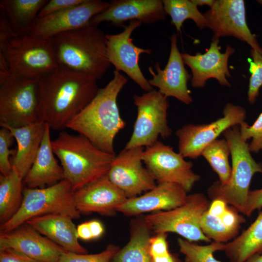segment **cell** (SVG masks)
Segmentation results:
<instances>
[{
	"label": "cell",
	"instance_id": "bcb514c9",
	"mask_svg": "<svg viewBox=\"0 0 262 262\" xmlns=\"http://www.w3.org/2000/svg\"><path fill=\"white\" fill-rule=\"evenodd\" d=\"M245 262H262V252L251 256Z\"/></svg>",
	"mask_w": 262,
	"mask_h": 262
},
{
	"label": "cell",
	"instance_id": "ffe728a7",
	"mask_svg": "<svg viewBox=\"0 0 262 262\" xmlns=\"http://www.w3.org/2000/svg\"><path fill=\"white\" fill-rule=\"evenodd\" d=\"M166 15L163 0H113L90 22L98 26L101 22H108L119 27H124L125 21L131 20L152 24L165 20Z\"/></svg>",
	"mask_w": 262,
	"mask_h": 262
},
{
	"label": "cell",
	"instance_id": "d4e9b609",
	"mask_svg": "<svg viewBox=\"0 0 262 262\" xmlns=\"http://www.w3.org/2000/svg\"><path fill=\"white\" fill-rule=\"evenodd\" d=\"M12 132L17 148L11 163L12 170L23 180L38 153L44 134L46 123L37 121L20 128L4 127Z\"/></svg>",
	"mask_w": 262,
	"mask_h": 262
},
{
	"label": "cell",
	"instance_id": "2e32d148",
	"mask_svg": "<svg viewBox=\"0 0 262 262\" xmlns=\"http://www.w3.org/2000/svg\"><path fill=\"white\" fill-rule=\"evenodd\" d=\"M170 40V51L166 66L162 69L159 63L156 62L154 66L157 73L151 67H148L152 78L148 81L152 87L158 88V90L166 97H174L189 105L193 102V99L187 83L191 80L192 75L184 66L181 53L177 45V34L173 33Z\"/></svg>",
	"mask_w": 262,
	"mask_h": 262
},
{
	"label": "cell",
	"instance_id": "52a82bcc",
	"mask_svg": "<svg viewBox=\"0 0 262 262\" xmlns=\"http://www.w3.org/2000/svg\"><path fill=\"white\" fill-rule=\"evenodd\" d=\"M38 80L0 71V126L20 128L38 119Z\"/></svg>",
	"mask_w": 262,
	"mask_h": 262
},
{
	"label": "cell",
	"instance_id": "ac0fdd59",
	"mask_svg": "<svg viewBox=\"0 0 262 262\" xmlns=\"http://www.w3.org/2000/svg\"><path fill=\"white\" fill-rule=\"evenodd\" d=\"M219 43V39H212L209 48L204 53L199 52L195 55L181 53L184 64L191 70V83L193 87H204L206 82L211 78L217 80L222 86H231L227 80L230 76L228 61L235 49L228 45L225 51L222 53Z\"/></svg>",
	"mask_w": 262,
	"mask_h": 262
},
{
	"label": "cell",
	"instance_id": "7402d4cb",
	"mask_svg": "<svg viewBox=\"0 0 262 262\" xmlns=\"http://www.w3.org/2000/svg\"><path fill=\"white\" fill-rule=\"evenodd\" d=\"M127 198L107 176L74 192L75 205L80 213L110 215Z\"/></svg>",
	"mask_w": 262,
	"mask_h": 262
},
{
	"label": "cell",
	"instance_id": "4dcf8cb0",
	"mask_svg": "<svg viewBox=\"0 0 262 262\" xmlns=\"http://www.w3.org/2000/svg\"><path fill=\"white\" fill-rule=\"evenodd\" d=\"M166 14L171 18V22L178 32H180L185 20L191 19L201 30L207 27V21L192 0H163Z\"/></svg>",
	"mask_w": 262,
	"mask_h": 262
},
{
	"label": "cell",
	"instance_id": "7bdbcfd3",
	"mask_svg": "<svg viewBox=\"0 0 262 262\" xmlns=\"http://www.w3.org/2000/svg\"><path fill=\"white\" fill-rule=\"evenodd\" d=\"M88 222L93 239L100 237L104 232V228L102 224L98 220H91Z\"/></svg>",
	"mask_w": 262,
	"mask_h": 262
},
{
	"label": "cell",
	"instance_id": "6da1fadb",
	"mask_svg": "<svg viewBox=\"0 0 262 262\" xmlns=\"http://www.w3.org/2000/svg\"><path fill=\"white\" fill-rule=\"evenodd\" d=\"M97 80L58 67L38 79V121L62 131L95 98Z\"/></svg>",
	"mask_w": 262,
	"mask_h": 262
},
{
	"label": "cell",
	"instance_id": "e575fe53",
	"mask_svg": "<svg viewBox=\"0 0 262 262\" xmlns=\"http://www.w3.org/2000/svg\"><path fill=\"white\" fill-rule=\"evenodd\" d=\"M114 245H109L103 251L94 254H78L66 251L57 262H110L118 250Z\"/></svg>",
	"mask_w": 262,
	"mask_h": 262
},
{
	"label": "cell",
	"instance_id": "8fae6325",
	"mask_svg": "<svg viewBox=\"0 0 262 262\" xmlns=\"http://www.w3.org/2000/svg\"><path fill=\"white\" fill-rule=\"evenodd\" d=\"M223 117L208 124H189L179 129L176 134L178 138L179 152L184 157L196 159L203 150L218 136L235 126L245 122L246 109L232 103L226 104Z\"/></svg>",
	"mask_w": 262,
	"mask_h": 262
},
{
	"label": "cell",
	"instance_id": "9c48e42d",
	"mask_svg": "<svg viewBox=\"0 0 262 262\" xmlns=\"http://www.w3.org/2000/svg\"><path fill=\"white\" fill-rule=\"evenodd\" d=\"M210 203L202 193L188 195L185 202L175 209L146 216L144 220L150 230L157 234L176 233L190 242H211L202 232L200 221Z\"/></svg>",
	"mask_w": 262,
	"mask_h": 262
},
{
	"label": "cell",
	"instance_id": "603a6c76",
	"mask_svg": "<svg viewBox=\"0 0 262 262\" xmlns=\"http://www.w3.org/2000/svg\"><path fill=\"white\" fill-rule=\"evenodd\" d=\"M69 216L50 214L33 218L26 224L68 252L86 254L78 241L77 228Z\"/></svg>",
	"mask_w": 262,
	"mask_h": 262
},
{
	"label": "cell",
	"instance_id": "d6986e66",
	"mask_svg": "<svg viewBox=\"0 0 262 262\" xmlns=\"http://www.w3.org/2000/svg\"><path fill=\"white\" fill-rule=\"evenodd\" d=\"M11 249L37 262H57L67 251L25 223L0 232V250Z\"/></svg>",
	"mask_w": 262,
	"mask_h": 262
},
{
	"label": "cell",
	"instance_id": "f6af8a7d",
	"mask_svg": "<svg viewBox=\"0 0 262 262\" xmlns=\"http://www.w3.org/2000/svg\"><path fill=\"white\" fill-rule=\"evenodd\" d=\"M192 1L197 6L207 5L210 8L213 6L215 2L214 0H192Z\"/></svg>",
	"mask_w": 262,
	"mask_h": 262
},
{
	"label": "cell",
	"instance_id": "d6a6232c",
	"mask_svg": "<svg viewBox=\"0 0 262 262\" xmlns=\"http://www.w3.org/2000/svg\"><path fill=\"white\" fill-rule=\"evenodd\" d=\"M178 244L180 252L185 256V262H222L214 257L213 253L223 251L224 243L214 241L208 245L200 246L179 238Z\"/></svg>",
	"mask_w": 262,
	"mask_h": 262
},
{
	"label": "cell",
	"instance_id": "8d00e7d4",
	"mask_svg": "<svg viewBox=\"0 0 262 262\" xmlns=\"http://www.w3.org/2000/svg\"><path fill=\"white\" fill-rule=\"evenodd\" d=\"M14 137L11 131L4 127L0 130V170L1 175L7 176L12 171V165L9 160L12 151L10 147Z\"/></svg>",
	"mask_w": 262,
	"mask_h": 262
},
{
	"label": "cell",
	"instance_id": "7dc6e473",
	"mask_svg": "<svg viewBox=\"0 0 262 262\" xmlns=\"http://www.w3.org/2000/svg\"><path fill=\"white\" fill-rule=\"evenodd\" d=\"M257 1L262 5V0H258Z\"/></svg>",
	"mask_w": 262,
	"mask_h": 262
},
{
	"label": "cell",
	"instance_id": "4fadbf2b",
	"mask_svg": "<svg viewBox=\"0 0 262 262\" xmlns=\"http://www.w3.org/2000/svg\"><path fill=\"white\" fill-rule=\"evenodd\" d=\"M213 36L212 39L232 36L247 43L262 55V49L256 35L252 33L246 23L245 3L243 0H217L203 14Z\"/></svg>",
	"mask_w": 262,
	"mask_h": 262
},
{
	"label": "cell",
	"instance_id": "5bb4252c",
	"mask_svg": "<svg viewBox=\"0 0 262 262\" xmlns=\"http://www.w3.org/2000/svg\"><path fill=\"white\" fill-rule=\"evenodd\" d=\"M144 150L143 147L124 148L115 156L106 175L128 198L149 191L157 185L147 168L143 165Z\"/></svg>",
	"mask_w": 262,
	"mask_h": 262
},
{
	"label": "cell",
	"instance_id": "b9f144b4",
	"mask_svg": "<svg viewBox=\"0 0 262 262\" xmlns=\"http://www.w3.org/2000/svg\"><path fill=\"white\" fill-rule=\"evenodd\" d=\"M77 233L79 239L83 240L93 239L88 222L82 223L77 227Z\"/></svg>",
	"mask_w": 262,
	"mask_h": 262
},
{
	"label": "cell",
	"instance_id": "8992f818",
	"mask_svg": "<svg viewBox=\"0 0 262 262\" xmlns=\"http://www.w3.org/2000/svg\"><path fill=\"white\" fill-rule=\"evenodd\" d=\"M223 134L230 149L231 175L225 185L214 182L208 190V196L212 200L224 201L246 215L250 184L254 174L262 173V164L251 156L249 144L242 138L239 126L229 128Z\"/></svg>",
	"mask_w": 262,
	"mask_h": 262
},
{
	"label": "cell",
	"instance_id": "ba28073f",
	"mask_svg": "<svg viewBox=\"0 0 262 262\" xmlns=\"http://www.w3.org/2000/svg\"><path fill=\"white\" fill-rule=\"evenodd\" d=\"M74 191L66 180L45 188H24L21 205L15 214L0 225V232L11 231L39 216L60 214L80 217L74 201Z\"/></svg>",
	"mask_w": 262,
	"mask_h": 262
},
{
	"label": "cell",
	"instance_id": "ab89813d",
	"mask_svg": "<svg viewBox=\"0 0 262 262\" xmlns=\"http://www.w3.org/2000/svg\"><path fill=\"white\" fill-rule=\"evenodd\" d=\"M0 262H37L11 249L0 250Z\"/></svg>",
	"mask_w": 262,
	"mask_h": 262
},
{
	"label": "cell",
	"instance_id": "484cf974",
	"mask_svg": "<svg viewBox=\"0 0 262 262\" xmlns=\"http://www.w3.org/2000/svg\"><path fill=\"white\" fill-rule=\"evenodd\" d=\"M48 0H1L0 11L16 34L28 33L38 18Z\"/></svg>",
	"mask_w": 262,
	"mask_h": 262
},
{
	"label": "cell",
	"instance_id": "60d3db41",
	"mask_svg": "<svg viewBox=\"0 0 262 262\" xmlns=\"http://www.w3.org/2000/svg\"><path fill=\"white\" fill-rule=\"evenodd\" d=\"M228 204L220 199H214L210 204L207 210L209 213L214 216L222 215L225 213Z\"/></svg>",
	"mask_w": 262,
	"mask_h": 262
},
{
	"label": "cell",
	"instance_id": "cb8c5ba5",
	"mask_svg": "<svg viewBox=\"0 0 262 262\" xmlns=\"http://www.w3.org/2000/svg\"><path fill=\"white\" fill-rule=\"evenodd\" d=\"M50 128H46L35 159L23 179L26 187L39 188L51 186L64 180L63 168L56 161L51 146Z\"/></svg>",
	"mask_w": 262,
	"mask_h": 262
},
{
	"label": "cell",
	"instance_id": "d590c367",
	"mask_svg": "<svg viewBox=\"0 0 262 262\" xmlns=\"http://www.w3.org/2000/svg\"><path fill=\"white\" fill-rule=\"evenodd\" d=\"M242 138L245 141L251 139L249 144L251 152L258 153L262 150V112L252 126L244 122L239 126Z\"/></svg>",
	"mask_w": 262,
	"mask_h": 262
},
{
	"label": "cell",
	"instance_id": "1f68e13d",
	"mask_svg": "<svg viewBox=\"0 0 262 262\" xmlns=\"http://www.w3.org/2000/svg\"><path fill=\"white\" fill-rule=\"evenodd\" d=\"M230 151L225 138L217 139L206 147L201 155L209 164L213 170L217 174L221 185H225L229 180L231 172L229 157Z\"/></svg>",
	"mask_w": 262,
	"mask_h": 262
},
{
	"label": "cell",
	"instance_id": "f35d334b",
	"mask_svg": "<svg viewBox=\"0 0 262 262\" xmlns=\"http://www.w3.org/2000/svg\"><path fill=\"white\" fill-rule=\"evenodd\" d=\"M262 209V188L249 191L247 201L246 214L250 217L253 213L256 211H260Z\"/></svg>",
	"mask_w": 262,
	"mask_h": 262
},
{
	"label": "cell",
	"instance_id": "30bf717a",
	"mask_svg": "<svg viewBox=\"0 0 262 262\" xmlns=\"http://www.w3.org/2000/svg\"><path fill=\"white\" fill-rule=\"evenodd\" d=\"M133 103L137 107V116L125 148L149 147L158 141L159 136L164 139L171 135L172 130L167 118L169 106L167 97L153 89L134 96Z\"/></svg>",
	"mask_w": 262,
	"mask_h": 262
},
{
	"label": "cell",
	"instance_id": "5b68a950",
	"mask_svg": "<svg viewBox=\"0 0 262 262\" xmlns=\"http://www.w3.org/2000/svg\"><path fill=\"white\" fill-rule=\"evenodd\" d=\"M51 146L61 164L64 180L74 191L106 176L115 154L105 152L85 136L60 131Z\"/></svg>",
	"mask_w": 262,
	"mask_h": 262
},
{
	"label": "cell",
	"instance_id": "44dd1931",
	"mask_svg": "<svg viewBox=\"0 0 262 262\" xmlns=\"http://www.w3.org/2000/svg\"><path fill=\"white\" fill-rule=\"evenodd\" d=\"M187 193L175 183H158L141 196L127 198L116 211L127 216H134L149 212L169 211L184 204L187 198Z\"/></svg>",
	"mask_w": 262,
	"mask_h": 262
},
{
	"label": "cell",
	"instance_id": "3957f363",
	"mask_svg": "<svg viewBox=\"0 0 262 262\" xmlns=\"http://www.w3.org/2000/svg\"><path fill=\"white\" fill-rule=\"evenodd\" d=\"M59 67L100 79L111 66L106 34L91 23L51 38Z\"/></svg>",
	"mask_w": 262,
	"mask_h": 262
},
{
	"label": "cell",
	"instance_id": "277c9868",
	"mask_svg": "<svg viewBox=\"0 0 262 262\" xmlns=\"http://www.w3.org/2000/svg\"><path fill=\"white\" fill-rule=\"evenodd\" d=\"M0 56L14 74L39 79L59 67L51 38L14 33L0 12Z\"/></svg>",
	"mask_w": 262,
	"mask_h": 262
},
{
	"label": "cell",
	"instance_id": "f546056e",
	"mask_svg": "<svg viewBox=\"0 0 262 262\" xmlns=\"http://www.w3.org/2000/svg\"><path fill=\"white\" fill-rule=\"evenodd\" d=\"M23 180L14 170L0 176V220L1 224L11 219L19 209L23 199Z\"/></svg>",
	"mask_w": 262,
	"mask_h": 262
},
{
	"label": "cell",
	"instance_id": "83f0119b",
	"mask_svg": "<svg viewBox=\"0 0 262 262\" xmlns=\"http://www.w3.org/2000/svg\"><path fill=\"white\" fill-rule=\"evenodd\" d=\"M223 251L229 262H245L262 252V211L246 229L224 244Z\"/></svg>",
	"mask_w": 262,
	"mask_h": 262
},
{
	"label": "cell",
	"instance_id": "7c38bea8",
	"mask_svg": "<svg viewBox=\"0 0 262 262\" xmlns=\"http://www.w3.org/2000/svg\"><path fill=\"white\" fill-rule=\"evenodd\" d=\"M142 161L158 183H173L190 192L200 178L192 169V164L184 160L171 147L157 141L144 150Z\"/></svg>",
	"mask_w": 262,
	"mask_h": 262
},
{
	"label": "cell",
	"instance_id": "74e56055",
	"mask_svg": "<svg viewBox=\"0 0 262 262\" xmlns=\"http://www.w3.org/2000/svg\"><path fill=\"white\" fill-rule=\"evenodd\" d=\"M85 0H50L40 10L38 18L71 8L82 3Z\"/></svg>",
	"mask_w": 262,
	"mask_h": 262
},
{
	"label": "cell",
	"instance_id": "4316f807",
	"mask_svg": "<svg viewBox=\"0 0 262 262\" xmlns=\"http://www.w3.org/2000/svg\"><path fill=\"white\" fill-rule=\"evenodd\" d=\"M232 206L228 208L222 215L214 216L206 211L200 221L203 233L214 242H227L234 239L242 224L246 221L243 216Z\"/></svg>",
	"mask_w": 262,
	"mask_h": 262
},
{
	"label": "cell",
	"instance_id": "e0dca14e",
	"mask_svg": "<svg viewBox=\"0 0 262 262\" xmlns=\"http://www.w3.org/2000/svg\"><path fill=\"white\" fill-rule=\"evenodd\" d=\"M109 5V2L101 0H85L77 6L38 18L29 32L51 38L87 25Z\"/></svg>",
	"mask_w": 262,
	"mask_h": 262
},
{
	"label": "cell",
	"instance_id": "7a4b0ae2",
	"mask_svg": "<svg viewBox=\"0 0 262 262\" xmlns=\"http://www.w3.org/2000/svg\"><path fill=\"white\" fill-rule=\"evenodd\" d=\"M113 73V79L99 88L93 100L66 128L85 136L100 149L115 155V138L126 126L120 116L117 98L127 80L120 72L114 70Z\"/></svg>",
	"mask_w": 262,
	"mask_h": 262
},
{
	"label": "cell",
	"instance_id": "f1b7e54d",
	"mask_svg": "<svg viewBox=\"0 0 262 262\" xmlns=\"http://www.w3.org/2000/svg\"><path fill=\"white\" fill-rule=\"evenodd\" d=\"M150 230L144 219L134 224L129 241L118 250L112 262H152L149 250Z\"/></svg>",
	"mask_w": 262,
	"mask_h": 262
},
{
	"label": "cell",
	"instance_id": "836d02e7",
	"mask_svg": "<svg viewBox=\"0 0 262 262\" xmlns=\"http://www.w3.org/2000/svg\"><path fill=\"white\" fill-rule=\"evenodd\" d=\"M250 55L253 61L250 63L247 98L250 104L255 102L262 86V55L251 49Z\"/></svg>",
	"mask_w": 262,
	"mask_h": 262
},
{
	"label": "cell",
	"instance_id": "9a60e30c",
	"mask_svg": "<svg viewBox=\"0 0 262 262\" xmlns=\"http://www.w3.org/2000/svg\"><path fill=\"white\" fill-rule=\"evenodd\" d=\"M141 24L139 21L131 20L128 25L124 26L122 32L106 34V51L108 61L115 70L124 72L142 89L148 92L153 87L141 71L139 61L141 54H150L151 49L136 46L131 37L132 32Z\"/></svg>",
	"mask_w": 262,
	"mask_h": 262
},
{
	"label": "cell",
	"instance_id": "ee69618b",
	"mask_svg": "<svg viewBox=\"0 0 262 262\" xmlns=\"http://www.w3.org/2000/svg\"><path fill=\"white\" fill-rule=\"evenodd\" d=\"M151 257L152 262H178L169 251L152 256Z\"/></svg>",
	"mask_w": 262,
	"mask_h": 262
}]
</instances>
